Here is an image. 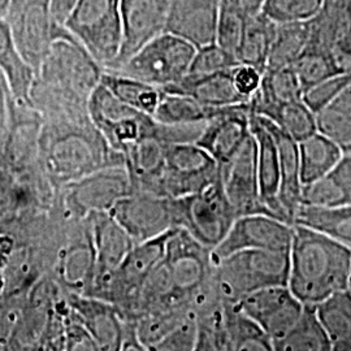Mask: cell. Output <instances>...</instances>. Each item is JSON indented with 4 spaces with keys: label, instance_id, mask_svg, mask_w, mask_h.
<instances>
[{
    "label": "cell",
    "instance_id": "5",
    "mask_svg": "<svg viewBox=\"0 0 351 351\" xmlns=\"http://www.w3.org/2000/svg\"><path fill=\"white\" fill-rule=\"evenodd\" d=\"M88 111L108 146L123 155L143 139H162V123L119 101L101 84L91 94Z\"/></svg>",
    "mask_w": 351,
    "mask_h": 351
},
{
    "label": "cell",
    "instance_id": "12",
    "mask_svg": "<svg viewBox=\"0 0 351 351\" xmlns=\"http://www.w3.org/2000/svg\"><path fill=\"white\" fill-rule=\"evenodd\" d=\"M110 213L134 243L158 239L177 228L172 198L149 191L132 190Z\"/></svg>",
    "mask_w": 351,
    "mask_h": 351
},
{
    "label": "cell",
    "instance_id": "3",
    "mask_svg": "<svg viewBox=\"0 0 351 351\" xmlns=\"http://www.w3.org/2000/svg\"><path fill=\"white\" fill-rule=\"evenodd\" d=\"M351 249L307 226L294 224L289 250L288 288L303 304L316 306L346 290Z\"/></svg>",
    "mask_w": 351,
    "mask_h": 351
},
{
    "label": "cell",
    "instance_id": "25",
    "mask_svg": "<svg viewBox=\"0 0 351 351\" xmlns=\"http://www.w3.org/2000/svg\"><path fill=\"white\" fill-rule=\"evenodd\" d=\"M221 324L226 350L274 351L271 339L239 308L237 302L221 300Z\"/></svg>",
    "mask_w": 351,
    "mask_h": 351
},
{
    "label": "cell",
    "instance_id": "49",
    "mask_svg": "<svg viewBox=\"0 0 351 351\" xmlns=\"http://www.w3.org/2000/svg\"><path fill=\"white\" fill-rule=\"evenodd\" d=\"M247 17L262 12L265 0H234Z\"/></svg>",
    "mask_w": 351,
    "mask_h": 351
},
{
    "label": "cell",
    "instance_id": "17",
    "mask_svg": "<svg viewBox=\"0 0 351 351\" xmlns=\"http://www.w3.org/2000/svg\"><path fill=\"white\" fill-rule=\"evenodd\" d=\"M237 304L263 329L272 345L288 333L304 306L290 291L288 285L261 289L242 297Z\"/></svg>",
    "mask_w": 351,
    "mask_h": 351
},
{
    "label": "cell",
    "instance_id": "48",
    "mask_svg": "<svg viewBox=\"0 0 351 351\" xmlns=\"http://www.w3.org/2000/svg\"><path fill=\"white\" fill-rule=\"evenodd\" d=\"M78 0H50L51 13L56 23L65 26L69 14L73 11Z\"/></svg>",
    "mask_w": 351,
    "mask_h": 351
},
{
    "label": "cell",
    "instance_id": "1",
    "mask_svg": "<svg viewBox=\"0 0 351 351\" xmlns=\"http://www.w3.org/2000/svg\"><path fill=\"white\" fill-rule=\"evenodd\" d=\"M103 68L72 34L56 39L36 72L30 104L42 120L88 114V99Z\"/></svg>",
    "mask_w": 351,
    "mask_h": 351
},
{
    "label": "cell",
    "instance_id": "40",
    "mask_svg": "<svg viewBox=\"0 0 351 351\" xmlns=\"http://www.w3.org/2000/svg\"><path fill=\"white\" fill-rule=\"evenodd\" d=\"M247 16L234 0H221L216 29V43L236 56Z\"/></svg>",
    "mask_w": 351,
    "mask_h": 351
},
{
    "label": "cell",
    "instance_id": "13",
    "mask_svg": "<svg viewBox=\"0 0 351 351\" xmlns=\"http://www.w3.org/2000/svg\"><path fill=\"white\" fill-rule=\"evenodd\" d=\"M86 220L88 243L94 255V277L86 295L103 300L114 269L134 242L110 213H90Z\"/></svg>",
    "mask_w": 351,
    "mask_h": 351
},
{
    "label": "cell",
    "instance_id": "4",
    "mask_svg": "<svg viewBox=\"0 0 351 351\" xmlns=\"http://www.w3.org/2000/svg\"><path fill=\"white\" fill-rule=\"evenodd\" d=\"M289 252L242 250L215 263L213 287L219 298L237 302L261 289L288 285Z\"/></svg>",
    "mask_w": 351,
    "mask_h": 351
},
{
    "label": "cell",
    "instance_id": "22",
    "mask_svg": "<svg viewBox=\"0 0 351 351\" xmlns=\"http://www.w3.org/2000/svg\"><path fill=\"white\" fill-rule=\"evenodd\" d=\"M262 116V114H261ZM264 124L272 133L276 142L280 163V193L278 201L289 223L294 226V217L302 204V181L300 171L298 142L294 141L281 128L264 117Z\"/></svg>",
    "mask_w": 351,
    "mask_h": 351
},
{
    "label": "cell",
    "instance_id": "41",
    "mask_svg": "<svg viewBox=\"0 0 351 351\" xmlns=\"http://www.w3.org/2000/svg\"><path fill=\"white\" fill-rule=\"evenodd\" d=\"M324 0H265L262 12L277 24L308 21L323 7Z\"/></svg>",
    "mask_w": 351,
    "mask_h": 351
},
{
    "label": "cell",
    "instance_id": "50",
    "mask_svg": "<svg viewBox=\"0 0 351 351\" xmlns=\"http://www.w3.org/2000/svg\"><path fill=\"white\" fill-rule=\"evenodd\" d=\"M11 0H0V19H3L5 16V12L8 10Z\"/></svg>",
    "mask_w": 351,
    "mask_h": 351
},
{
    "label": "cell",
    "instance_id": "23",
    "mask_svg": "<svg viewBox=\"0 0 351 351\" xmlns=\"http://www.w3.org/2000/svg\"><path fill=\"white\" fill-rule=\"evenodd\" d=\"M163 91L188 95L195 101L213 107H229L249 103L234 88L232 69L211 75H186L178 82L164 88Z\"/></svg>",
    "mask_w": 351,
    "mask_h": 351
},
{
    "label": "cell",
    "instance_id": "8",
    "mask_svg": "<svg viewBox=\"0 0 351 351\" xmlns=\"http://www.w3.org/2000/svg\"><path fill=\"white\" fill-rule=\"evenodd\" d=\"M195 51L197 47L186 39L164 32L112 72L167 88L188 75Z\"/></svg>",
    "mask_w": 351,
    "mask_h": 351
},
{
    "label": "cell",
    "instance_id": "32",
    "mask_svg": "<svg viewBox=\"0 0 351 351\" xmlns=\"http://www.w3.org/2000/svg\"><path fill=\"white\" fill-rule=\"evenodd\" d=\"M101 84L119 101L151 116L164 95L163 88L112 71H103Z\"/></svg>",
    "mask_w": 351,
    "mask_h": 351
},
{
    "label": "cell",
    "instance_id": "14",
    "mask_svg": "<svg viewBox=\"0 0 351 351\" xmlns=\"http://www.w3.org/2000/svg\"><path fill=\"white\" fill-rule=\"evenodd\" d=\"M294 226L276 217L254 213L239 216L224 239L211 251L213 264L228 255L242 250H269L289 252Z\"/></svg>",
    "mask_w": 351,
    "mask_h": 351
},
{
    "label": "cell",
    "instance_id": "33",
    "mask_svg": "<svg viewBox=\"0 0 351 351\" xmlns=\"http://www.w3.org/2000/svg\"><path fill=\"white\" fill-rule=\"evenodd\" d=\"M233 107L234 106H229V107L207 106L188 95L171 94L164 91L163 98L154 113V117L159 123L168 124V125L199 124V123H207L213 120Z\"/></svg>",
    "mask_w": 351,
    "mask_h": 351
},
{
    "label": "cell",
    "instance_id": "28",
    "mask_svg": "<svg viewBox=\"0 0 351 351\" xmlns=\"http://www.w3.org/2000/svg\"><path fill=\"white\" fill-rule=\"evenodd\" d=\"M0 69L8 80L14 101L30 104V90L36 73L21 56L4 19H0Z\"/></svg>",
    "mask_w": 351,
    "mask_h": 351
},
{
    "label": "cell",
    "instance_id": "34",
    "mask_svg": "<svg viewBox=\"0 0 351 351\" xmlns=\"http://www.w3.org/2000/svg\"><path fill=\"white\" fill-rule=\"evenodd\" d=\"M277 23L263 12L247 19L236 58L239 64H247L264 72L268 55L276 34Z\"/></svg>",
    "mask_w": 351,
    "mask_h": 351
},
{
    "label": "cell",
    "instance_id": "46",
    "mask_svg": "<svg viewBox=\"0 0 351 351\" xmlns=\"http://www.w3.org/2000/svg\"><path fill=\"white\" fill-rule=\"evenodd\" d=\"M263 73L264 72L259 71L258 68L247 64H239L234 68H232V78L234 88H237V91L246 101H250L251 98L258 91Z\"/></svg>",
    "mask_w": 351,
    "mask_h": 351
},
{
    "label": "cell",
    "instance_id": "35",
    "mask_svg": "<svg viewBox=\"0 0 351 351\" xmlns=\"http://www.w3.org/2000/svg\"><path fill=\"white\" fill-rule=\"evenodd\" d=\"M274 351H332L315 306H303L300 317L288 333L274 343Z\"/></svg>",
    "mask_w": 351,
    "mask_h": 351
},
{
    "label": "cell",
    "instance_id": "6",
    "mask_svg": "<svg viewBox=\"0 0 351 351\" xmlns=\"http://www.w3.org/2000/svg\"><path fill=\"white\" fill-rule=\"evenodd\" d=\"M65 27L106 69L121 49L120 0H78Z\"/></svg>",
    "mask_w": 351,
    "mask_h": 351
},
{
    "label": "cell",
    "instance_id": "11",
    "mask_svg": "<svg viewBox=\"0 0 351 351\" xmlns=\"http://www.w3.org/2000/svg\"><path fill=\"white\" fill-rule=\"evenodd\" d=\"M63 190L66 211L86 219L90 213H110L133 188L125 165H113L71 182Z\"/></svg>",
    "mask_w": 351,
    "mask_h": 351
},
{
    "label": "cell",
    "instance_id": "51",
    "mask_svg": "<svg viewBox=\"0 0 351 351\" xmlns=\"http://www.w3.org/2000/svg\"><path fill=\"white\" fill-rule=\"evenodd\" d=\"M348 289L351 291V267H350V276H349V284H348Z\"/></svg>",
    "mask_w": 351,
    "mask_h": 351
},
{
    "label": "cell",
    "instance_id": "31",
    "mask_svg": "<svg viewBox=\"0 0 351 351\" xmlns=\"http://www.w3.org/2000/svg\"><path fill=\"white\" fill-rule=\"evenodd\" d=\"M294 224L311 228L351 249V206L316 207L301 204Z\"/></svg>",
    "mask_w": 351,
    "mask_h": 351
},
{
    "label": "cell",
    "instance_id": "44",
    "mask_svg": "<svg viewBox=\"0 0 351 351\" xmlns=\"http://www.w3.org/2000/svg\"><path fill=\"white\" fill-rule=\"evenodd\" d=\"M197 343V315L195 311L173 328L164 339H160L151 350L176 351L195 350Z\"/></svg>",
    "mask_w": 351,
    "mask_h": 351
},
{
    "label": "cell",
    "instance_id": "9",
    "mask_svg": "<svg viewBox=\"0 0 351 351\" xmlns=\"http://www.w3.org/2000/svg\"><path fill=\"white\" fill-rule=\"evenodd\" d=\"M14 43L34 73L47 56L52 43L71 33L55 21L50 0H11L3 17Z\"/></svg>",
    "mask_w": 351,
    "mask_h": 351
},
{
    "label": "cell",
    "instance_id": "30",
    "mask_svg": "<svg viewBox=\"0 0 351 351\" xmlns=\"http://www.w3.org/2000/svg\"><path fill=\"white\" fill-rule=\"evenodd\" d=\"M332 351H351V291H339L315 306Z\"/></svg>",
    "mask_w": 351,
    "mask_h": 351
},
{
    "label": "cell",
    "instance_id": "38",
    "mask_svg": "<svg viewBox=\"0 0 351 351\" xmlns=\"http://www.w3.org/2000/svg\"><path fill=\"white\" fill-rule=\"evenodd\" d=\"M256 114L269 119L297 142H301L317 132L316 116L303 99L277 104Z\"/></svg>",
    "mask_w": 351,
    "mask_h": 351
},
{
    "label": "cell",
    "instance_id": "20",
    "mask_svg": "<svg viewBox=\"0 0 351 351\" xmlns=\"http://www.w3.org/2000/svg\"><path fill=\"white\" fill-rule=\"evenodd\" d=\"M250 134V106L245 103L207 121L195 143L221 164L239 151Z\"/></svg>",
    "mask_w": 351,
    "mask_h": 351
},
{
    "label": "cell",
    "instance_id": "45",
    "mask_svg": "<svg viewBox=\"0 0 351 351\" xmlns=\"http://www.w3.org/2000/svg\"><path fill=\"white\" fill-rule=\"evenodd\" d=\"M69 307V306H68ZM71 310V308H69ZM69 322L64 320V349L65 350H98L91 335L71 311Z\"/></svg>",
    "mask_w": 351,
    "mask_h": 351
},
{
    "label": "cell",
    "instance_id": "37",
    "mask_svg": "<svg viewBox=\"0 0 351 351\" xmlns=\"http://www.w3.org/2000/svg\"><path fill=\"white\" fill-rule=\"evenodd\" d=\"M310 42V20L280 23L268 55L267 68L289 66L298 59Z\"/></svg>",
    "mask_w": 351,
    "mask_h": 351
},
{
    "label": "cell",
    "instance_id": "43",
    "mask_svg": "<svg viewBox=\"0 0 351 351\" xmlns=\"http://www.w3.org/2000/svg\"><path fill=\"white\" fill-rule=\"evenodd\" d=\"M351 84V73L336 75L320 81L314 86L303 91L302 99L316 114L333 101L339 93Z\"/></svg>",
    "mask_w": 351,
    "mask_h": 351
},
{
    "label": "cell",
    "instance_id": "26",
    "mask_svg": "<svg viewBox=\"0 0 351 351\" xmlns=\"http://www.w3.org/2000/svg\"><path fill=\"white\" fill-rule=\"evenodd\" d=\"M302 204L316 207L351 206V151L323 178L302 186Z\"/></svg>",
    "mask_w": 351,
    "mask_h": 351
},
{
    "label": "cell",
    "instance_id": "7",
    "mask_svg": "<svg viewBox=\"0 0 351 351\" xmlns=\"http://www.w3.org/2000/svg\"><path fill=\"white\" fill-rule=\"evenodd\" d=\"M176 226L182 228L193 239L213 250L228 234L237 219L228 201L220 177L186 197L172 198Z\"/></svg>",
    "mask_w": 351,
    "mask_h": 351
},
{
    "label": "cell",
    "instance_id": "15",
    "mask_svg": "<svg viewBox=\"0 0 351 351\" xmlns=\"http://www.w3.org/2000/svg\"><path fill=\"white\" fill-rule=\"evenodd\" d=\"M219 177L226 198L237 217L254 213L275 217L265 207L261 197L256 167V142L252 133L230 159L226 163L219 164Z\"/></svg>",
    "mask_w": 351,
    "mask_h": 351
},
{
    "label": "cell",
    "instance_id": "47",
    "mask_svg": "<svg viewBox=\"0 0 351 351\" xmlns=\"http://www.w3.org/2000/svg\"><path fill=\"white\" fill-rule=\"evenodd\" d=\"M12 101V91L10 88L8 80L3 73V71L0 69V151H1L4 139L7 136V130H8Z\"/></svg>",
    "mask_w": 351,
    "mask_h": 351
},
{
    "label": "cell",
    "instance_id": "27",
    "mask_svg": "<svg viewBox=\"0 0 351 351\" xmlns=\"http://www.w3.org/2000/svg\"><path fill=\"white\" fill-rule=\"evenodd\" d=\"M303 88L298 75L291 65L280 68H265L261 86L249 101L250 111L263 112L277 104L301 101Z\"/></svg>",
    "mask_w": 351,
    "mask_h": 351
},
{
    "label": "cell",
    "instance_id": "16",
    "mask_svg": "<svg viewBox=\"0 0 351 351\" xmlns=\"http://www.w3.org/2000/svg\"><path fill=\"white\" fill-rule=\"evenodd\" d=\"M172 0H120L123 42L121 49L108 68L114 71L139 49L165 32Z\"/></svg>",
    "mask_w": 351,
    "mask_h": 351
},
{
    "label": "cell",
    "instance_id": "24",
    "mask_svg": "<svg viewBox=\"0 0 351 351\" xmlns=\"http://www.w3.org/2000/svg\"><path fill=\"white\" fill-rule=\"evenodd\" d=\"M308 43L328 52L351 45V0H324L310 20Z\"/></svg>",
    "mask_w": 351,
    "mask_h": 351
},
{
    "label": "cell",
    "instance_id": "42",
    "mask_svg": "<svg viewBox=\"0 0 351 351\" xmlns=\"http://www.w3.org/2000/svg\"><path fill=\"white\" fill-rule=\"evenodd\" d=\"M239 64L237 58L232 52L213 42L197 49L193 62L190 64L188 75H211L232 69Z\"/></svg>",
    "mask_w": 351,
    "mask_h": 351
},
{
    "label": "cell",
    "instance_id": "21",
    "mask_svg": "<svg viewBox=\"0 0 351 351\" xmlns=\"http://www.w3.org/2000/svg\"><path fill=\"white\" fill-rule=\"evenodd\" d=\"M250 129L256 142V167L262 201L276 219L289 223L278 201L280 163L275 138L264 124L262 116L251 111Z\"/></svg>",
    "mask_w": 351,
    "mask_h": 351
},
{
    "label": "cell",
    "instance_id": "2",
    "mask_svg": "<svg viewBox=\"0 0 351 351\" xmlns=\"http://www.w3.org/2000/svg\"><path fill=\"white\" fill-rule=\"evenodd\" d=\"M38 160L49 184L58 189L101 168L125 165L124 155L108 146L88 114L43 120Z\"/></svg>",
    "mask_w": 351,
    "mask_h": 351
},
{
    "label": "cell",
    "instance_id": "19",
    "mask_svg": "<svg viewBox=\"0 0 351 351\" xmlns=\"http://www.w3.org/2000/svg\"><path fill=\"white\" fill-rule=\"evenodd\" d=\"M221 0H172L165 32L186 39L197 49L216 42Z\"/></svg>",
    "mask_w": 351,
    "mask_h": 351
},
{
    "label": "cell",
    "instance_id": "36",
    "mask_svg": "<svg viewBox=\"0 0 351 351\" xmlns=\"http://www.w3.org/2000/svg\"><path fill=\"white\" fill-rule=\"evenodd\" d=\"M315 116L317 132L333 141L343 152H350L351 84Z\"/></svg>",
    "mask_w": 351,
    "mask_h": 351
},
{
    "label": "cell",
    "instance_id": "39",
    "mask_svg": "<svg viewBox=\"0 0 351 351\" xmlns=\"http://www.w3.org/2000/svg\"><path fill=\"white\" fill-rule=\"evenodd\" d=\"M291 66L298 75L303 91L332 75H342L328 51L310 43Z\"/></svg>",
    "mask_w": 351,
    "mask_h": 351
},
{
    "label": "cell",
    "instance_id": "18",
    "mask_svg": "<svg viewBox=\"0 0 351 351\" xmlns=\"http://www.w3.org/2000/svg\"><path fill=\"white\" fill-rule=\"evenodd\" d=\"M68 306L91 335L98 350H120L125 316L114 304L86 294H73Z\"/></svg>",
    "mask_w": 351,
    "mask_h": 351
},
{
    "label": "cell",
    "instance_id": "10",
    "mask_svg": "<svg viewBox=\"0 0 351 351\" xmlns=\"http://www.w3.org/2000/svg\"><path fill=\"white\" fill-rule=\"evenodd\" d=\"M219 178V164L197 143H167L158 181V194L181 198Z\"/></svg>",
    "mask_w": 351,
    "mask_h": 351
},
{
    "label": "cell",
    "instance_id": "29",
    "mask_svg": "<svg viewBox=\"0 0 351 351\" xmlns=\"http://www.w3.org/2000/svg\"><path fill=\"white\" fill-rule=\"evenodd\" d=\"M298 151L302 185H308L328 175L343 155L339 146L319 132L298 142Z\"/></svg>",
    "mask_w": 351,
    "mask_h": 351
}]
</instances>
